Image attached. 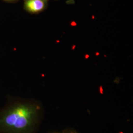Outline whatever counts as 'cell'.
I'll use <instances>...</instances> for the list:
<instances>
[{"label": "cell", "instance_id": "cell-1", "mask_svg": "<svg viewBox=\"0 0 133 133\" xmlns=\"http://www.w3.org/2000/svg\"><path fill=\"white\" fill-rule=\"evenodd\" d=\"M43 113L38 100L7 95L0 108V133H37Z\"/></svg>", "mask_w": 133, "mask_h": 133}, {"label": "cell", "instance_id": "cell-2", "mask_svg": "<svg viewBox=\"0 0 133 133\" xmlns=\"http://www.w3.org/2000/svg\"><path fill=\"white\" fill-rule=\"evenodd\" d=\"M48 0H23V8L31 14H38L45 10Z\"/></svg>", "mask_w": 133, "mask_h": 133}, {"label": "cell", "instance_id": "cell-3", "mask_svg": "<svg viewBox=\"0 0 133 133\" xmlns=\"http://www.w3.org/2000/svg\"><path fill=\"white\" fill-rule=\"evenodd\" d=\"M60 133H78L76 131L72 129H66Z\"/></svg>", "mask_w": 133, "mask_h": 133}, {"label": "cell", "instance_id": "cell-4", "mask_svg": "<svg viewBox=\"0 0 133 133\" xmlns=\"http://www.w3.org/2000/svg\"><path fill=\"white\" fill-rule=\"evenodd\" d=\"M3 1L8 3H15V2H18L19 0H3Z\"/></svg>", "mask_w": 133, "mask_h": 133}, {"label": "cell", "instance_id": "cell-5", "mask_svg": "<svg viewBox=\"0 0 133 133\" xmlns=\"http://www.w3.org/2000/svg\"></svg>", "mask_w": 133, "mask_h": 133}, {"label": "cell", "instance_id": "cell-6", "mask_svg": "<svg viewBox=\"0 0 133 133\" xmlns=\"http://www.w3.org/2000/svg\"></svg>", "mask_w": 133, "mask_h": 133}]
</instances>
